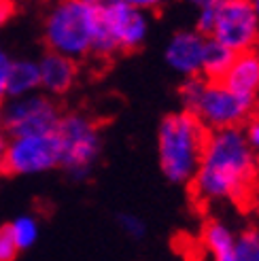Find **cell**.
<instances>
[{
    "mask_svg": "<svg viewBox=\"0 0 259 261\" xmlns=\"http://www.w3.org/2000/svg\"><path fill=\"white\" fill-rule=\"evenodd\" d=\"M255 160L257 153L242 129H213L193 176V191L206 204L244 200L255 180Z\"/></svg>",
    "mask_w": 259,
    "mask_h": 261,
    "instance_id": "obj_1",
    "label": "cell"
},
{
    "mask_svg": "<svg viewBox=\"0 0 259 261\" xmlns=\"http://www.w3.org/2000/svg\"><path fill=\"white\" fill-rule=\"evenodd\" d=\"M100 9L92 0H56L43 21V36L51 51L72 60L94 54Z\"/></svg>",
    "mask_w": 259,
    "mask_h": 261,
    "instance_id": "obj_2",
    "label": "cell"
},
{
    "mask_svg": "<svg viewBox=\"0 0 259 261\" xmlns=\"http://www.w3.org/2000/svg\"><path fill=\"white\" fill-rule=\"evenodd\" d=\"M204 123L191 111L168 115L160 125V166L172 182H187L196 176L206 145Z\"/></svg>",
    "mask_w": 259,
    "mask_h": 261,
    "instance_id": "obj_3",
    "label": "cell"
},
{
    "mask_svg": "<svg viewBox=\"0 0 259 261\" xmlns=\"http://www.w3.org/2000/svg\"><path fill=\"white\" fill-rule=\"evenodd\" d=\"M180 100L185 109L204 123V127L211 129L238 127L255 104L236 94L223 79L202 81L198 76H189L187 83L180 87Z\"/></svg>",
    "mask_w": 259,
    "mask_h": 261,
    "instance_id": "obj_4",
    "label": "cell"
},
{
    "mask_svg": "<svg viewBox=\"0 0 259 261\" xmlns=\"http://www.w3.org/2000/svg\"><path fill=\"white\" fill-rule=\"evenodd\" d=\"M149 34L145 11L132 7L127 0H115L100 9V25L94 43V56H111L117 49H136Z\"/></svg>",
    "mask_w": 259,
    "mask_h": 261,
    "instance_id": "obj_5",
    "label": "cell"
},
{
    "mask_svg": "<svg viewBox=\"0 0 259 261\" xmlns=\"http://www.w3.org/2000/svg\"><path fill=\"white\" fill-rule=\"evenodd\" d=\"M60 140V166L74 178H85L96 164L102 140L96 123L81 113L62 115L56 127Z\"/></svg>",
    "mask_w": 259,
    "mask_h": 261,
    "instance_id": "obj_6",
    "label": "cell"
},
{
    "mask_svg": "<svg viewBox=\"0 0 259 261\" xmlns=\"http://www.w3.org/2000/svg\"><path fill=\"white\" fill-rule=\"evenodd\" d=\"M60 140L54 132H34L9 136L3 153L5 172L17 176H32L54 170L60 166Z\"/></svg>",
    "mask_w": 259,
    "mask_h": 261,
    "instance_id": "obj_7",
    "label": "cell"
},
{
    "mask_svg": "<svg viewBox=\"0 0 259 261\" xmlns=\"http://www.w3.org/2000/svg\"><path fill=\"white\" fill-rule=\"evenodd\" d=\"M60 117L58 104L41 89L25 96H9L0 104V123L9 136L54 132Z\"/></svg>",
    "mask_w": 259,
    "mask_h": 261,
    "instance_id": "obj_8",
    "label": "cell"
},
{
    "mask_svg": "<svg viewBox=\"0 0 259 261\" xmlns=\"http://www.w3.org/2000/svg\"><path fill=\"white\" fill-rule=\"evenodd\" d=\"M211 36L236 54L253 49L259 41V15L251 0H219Z\"/></svg>",
    "mask_w": 259,
    "mask_h": 261,
    "instance_id": "obj_9",
    "label": "cell"
},
{
    "mask_svg": "<svg viewBox=\"0 0 259 261\" xmlns=\"http://www.w3.org/2000/svg\"><path fill=\"white\" fill-rule=\"evenodd\" d=\"M206 38L200 32H176L166 47V62L172 70L185 76H196L202 72Z\"/></svg>",
    "mask_w": 259,
    "mask_h": 261,
    "instance_id": "obj_10",
    "label": "cell"
},
{
    "mask_svg": "<svg viewBox=\"0 0 259 261\" xmlns=\"http://www.w3.org/2000/svg\"><path fill=\"white\" fill-rule=\"evenodd\" d=\"M41 70V91L49 96H64L76 81V60L51 51L38 60Z\"/></svg>",
    "mask_w": 259,
    "mask_h": 261,
    "instance_id": "obj_11",
    "label": "cell"
},
{
    "mask_svg": "<svg viewBox=\"0 0 259 261\" xmlns=\"http://www.w3.org/2000/svg\"><path fill=\"white\" fill-rule=\"evenodd\" d=\"M223 81L251 102L259 98V51L247 49L234 56V62L227 68Z\"/></svg>",
    "mask_w": 259,
    "mask_h": 261,
    "instance_id": "obj_12",
    "label": "cell"
},
{
    "mask_svg": "<svg viewBox=\"0 0 259 261\" xmlns=\"http://www.w3.org/2000/svg\"><path fill=\"white\" fill-rule=\"evenodd\" d=\"M236 233L221 221H211L202 231L204 249L217 261H236Z\"/></svg>",
    "mask_w": 259,
    "mask_h": 261,
    "instance_id": "obj_13",
    "label": "cell"
},
{
    "mask_svg": "<svg viewBox=\"0 0 259 261\" xmlns=\"http://www.w3.org/2000/svg\"><path fill=\"white\" fill-rule=\"evenodd\" d=\"M41 89V70L36 60H13L7 79V98L9 96H25Z\"/></svg>",
    "mask_w": 259,
    "mask_h": 261,
    "instance_id": "obj_14",
    "label": "cell"
},
{
    "mask_svg": "<svg viewBox=\"0 0 259 261\" xmlns=\"http://www.w3.org/2000/svg\"><path fill=\"white\" fill-rule=\"evenodd\" d=\"M236 51H231L227 45L219 43L217 38L211 36V41H206L204 47V58H202V72L209 79H223L227 68L234 62Z\"/></svg>",
    "mask_w": 259,
    "mask_h": 261,
    "instance_id": "obj_15",
    "label": "cell"
},
{
    "mask_svg": "<svg viewBox=\"0 0 259 261\" xmlns=\"http://www.w3.org/2000/svg\"><path fill=\"white\" fill-rule=\"evenodd\" d=\"M7 229L13 236V240H15L19 251L32 249V246L36 244V240H38V233H41V229H38V221L32 215H19V217H15L7 225Z\"/></svg>",
    "mask_w": 259,
    "mask_h": 261,
    "instance_id": "obj_16",
    "label": "cell"
},
{
    "mask_svg": "<svg viewBox=\"0 0 259 261\" xmlns=\"http://www.w3.org/2000/svg\"><path fill=\"white\" fill-rule=\"evenodd\" d=\"M236 261H259V229H249L236 238Z\"/></svg>",
    "mask_w": 259,
    "mask_h": 261,
    "instance_id": "obj_17",
    "label": "cell"
},
{
    "mask_svg": "<svg viewBox=\"0 0 259 261\" xmlns=\"http://www.w3.org/2000/svg\"><path fill=\"white\" fill-rule=\"evenodd\" d=\"M119 227L127 233L130 238L145 236V223H142V219H138L134 215H119Z\"/></svg>",
    "mask_w": 259,
    "mask_h": 261,
    "instance_id": "obj_18",
    "label": "cell"
},
{
    "mask_svg": "<svg viewBox=\"0 0 259 261\" xmlns=\"http://www.w3.org/2000/svg\"><path fill=\"white\" fill-rule=\"evenodd\" d=\"M17 253H19V249H17L15 240H13L9 229L3 227L0 229V261H13L17 257Z\"/></svg>",
    "mask_w": 259,
    "mask_h": 261,
    "instance_id": "obj_19",
    "label": "cell"
},
{
    "mask_svg": "<svg viewBox=\"0 0 259 261\" xmlns=\"http://www.w3.org/2000/svg\"><path fill=\"white\" fill-rule=\"evenodd\" d=\"M13 58L0 47V104L7 100V79H9V68H11Z\"/></svg>",
    "mask_w": 259,
    "mask_h": 261,
    "instance_id": "obj_20",
    "label": "cell"
},
{
    "mask_svg": "<svg viewBox=\"0 0 259 261\" xmlns=\"http://www.w3.org/2000/svg\"><path fill=\"white\" fill-rule=\"evenodd\" d=\"M244 136H247V140H249V145L253 147V151L259 153V119H255V121H251L247 125V129H244Z\"/></svg>",
    "mask_w": 259,
    "mask_h": 261,
    "instance_id": "obj_21",
    "label": "cell"
},
{
    "mask_svg": "<svg viewBox=\"0 0 259 261\" xmlns=\"http://www.w3.org/2000/svg\"><path fill=\"white\" fill-rule=\"evenodd\" d=\"M15 13V3L13 0H0V28L13 17Z\"/></svg>",
    "mask_w": 259,
    "mask_h": 261,
    "instance_id": "obj_22",
    "label": "cell"
},
{
    "mask_svg": "<svg viewBox=\"0 0 259 261\" xmlns=\"http://www.w3.org/2000/svg\"><path fill=\"white\" fill-rule=\"evenodd\" d=\"M127 3L140 11H151V9H158L162 5V0H127Z\"/></svg>",
    "mask_w": 259,
    "mask_h": 261,
    "instance_id": "obj_23",
    "label": "cell"
},
{
    "mask_svg": "<svg viewBox=\"0 0 259 261\" xmlns=\"http://www.w3.org/2000/svg\"><path fill=\"white\" fill-rule=\"evenodd\" d=\"M189 3L196 7L198 11L200 9H209V7H217L219 5V0H189Z\"/></svg>",
    "mask_w": 259,
    "mask_h": 261,
    "instance_id": "obj_24",
    "label": "cell"
},
{
    "mask_svg": "<svg viewBox=\"0 0 259 261\" xmlns=\"http://www.w3.org/2000/svg\"><path fill=\"white\" fill-rule=\"evenodd\" d=\"M7 140H9V134L7 129L3 127V123H0V155L5 153V147H7Z\"/></svg>",
    "mask_w": 259,
    "mask_h": 261,
    "instance_id": "obj_25",
    "label": "cell"
},
{
    "mask_svg": "<svg viewBox=\"0 0 259 261\" xmlns=\"http://www.w3.org/2000/svg\"><path fill=\"white\" fill-rule=\"evenodd\" d=\"M255 178L259 182V153H257V160H255Z\"/></svg>",
    "mask_w": 259,
    "mask_h": 261,
    "instance_id": "obj_26",
    "label": "cell"
},
{
    "mask_svg": "<svg viewBox=\"0 0 259 261\" xmlns=\"http://www.w3.org/2000/svg\"><path fill=\"white\" fill-rule=\"evenodd\" d=\"M253 3V7H255V11H257V15H259V0H251Z\"/></svg>",
    "mask_w": 259,
    "mask_h": 261,
    "instance_id": "obj_27",
    "label": "cell"
},
{
    "mask_svg": "<svg viewBox=\"0 0 259 261\" xmlns=\"http://www.w3.org/2000/svg\"><path fill=\"white\" fill-rule=\"evenodd\" d=\"M5 172V164H3V155H0V174Z\"/></svg>",
    "mask_w": 259,
    "mask_h": 261,
    "instance_id": "obj_28",
    "label": "cell"
}]
</instances>
